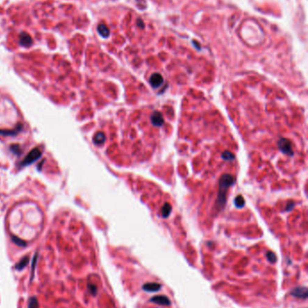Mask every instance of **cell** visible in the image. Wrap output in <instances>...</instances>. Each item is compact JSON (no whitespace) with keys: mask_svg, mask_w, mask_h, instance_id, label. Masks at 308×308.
I'll use <instances>...</instances> for the list:
<instances>
[{"mask_svg":"<svg viewBox=\"0 0 308 308\" xmlns=\"http://www.w3.org/2000/svg\"><path fill=\"white\" fill-rule=\"evenodd\" d=\"M41 157V151L38 148H35L34 150H32L29 153L27 154L24 161H23V166H26L29 164H32L33 162H34L36 159H38Z\"/></svg>","mask_w":308,"mask_h":308,"instance_id":"obj_1","label":"cell"},{"mask_svg":"<svg viewBox=\"0 0 308 308\" xmlns=\"http://www.w3.org/2000/svg\"><path fill=\"white\" fill-rule=\"evenodd\" d=\"M293 296H297V297H302V298H306V295H307V290L305 287H297L296 288L293 292H292Z\"/></svg>","mask_w":308,"mask_h":308,"instance_id":"obj_2","label":"cell"},{"mask_svg":"<svg viewBox=\"0 0 308 308\" xmlns=\"http://www.w3.org/2000/svg\"><path fill=\"white\" fill-rule=\"evenodd\" d=\"M153 302L154 303H157V304H160V305H165V306H168L170 303H169V299L165 296H154L151 299Z\"/></svg>","mask_w":308,"mask_h":308,"instance_id":"obj_3","label":"cell"},{"mask_svg":"<svg viewBox=\"0 0 308 308\" xmlns=\"http://www.w3.org/2000/svg\"><path fill=\"white\" fill-rule=\"evenodd\" d=\"M160 286H161L157 283H147V284L144 285L143 288L146 291H148V292H155V291L160 289Z\"/></svg>","mask_w":308,"mask_h":308,"instance_id":"obj_4","label":"cell"},{"mask_svg":"<svg viewBox=\"0 0 308 308\" xmlns=\"http://www.w3.org/2000/svg\"><path fill=\"white\" fill-rule=\"evenodd\" d=\"M28 261H29L28 257H26V258H22V259L16 265V269L17 270H22V269L26 267V265L28 264Z\"/></svg>","mask_w":308,"mask_h":308,"instance_id":"obj_5","label":"cell"},{"mask_svg":"<svg viewBox=\"0 0 308 308\" xmlns=\"http://www.w3.org/2000/svg\"><path fill=\"white\" fill-rule=\"evenodd\" d=\"M28 308H39V304L36 299V297L32 296L29 298V303H28Z\"/></svg>","mask_w":308,"mask_h":308,"instance_id":"obj_6","label":"cell"},{"mask_svg":"<svg viewBox=\"0 0 308 308\" xmlns=\"http://www.w3.org/2000/svg\"><path fill=\"white\" fill-rule=\"evenodd\" d=\"M104 134L103 133H101V132H98L96 135H95V137H94V142L95 143H97V144H101V143H102L103 142H104Z\"/></svg>","mask_w":308,"mask_h":308,"instance_id":"obj_7","label":"cell"},{"mask_svg":"<svg viewBox=\"0 0 308 308\" xmlns=\"http://www.w3.org/2000/svg\"><path fill=\"white\" fill-rule=\"evenodd\" d=\"M99 32L104 37H107L108 35V33H109L108 29L107 28V26H104V25H101V26H99Z\"/></svg>","mask_w":308,"mask_h":308,"instance_id":"obj_8","label":"cell"},{"mask_svg":"<svg viewBox=\"0 0 308 308\" xmlns=\"http://www.w3.org/2000/svg\"><path fill=\"white\" fill-rule=\"evenodd\" d=\"M12 239H13V241H14L16 244H17L18 246H26V242H25L24 241L20 240L19 238H17V237H13Z\"/></svg>","mask_w":308,"mask_h":308,"instance_id":"obj_9","label":"cell"},{"mask_svg":"<svg viewBox=\"0 0 308 308\" xmlns=\"http://www.w3.org/2000/svg\"><path fill=\"white\" fill-rule=\"evenodd\" d=\"M89 289L90 290V292H91V294H93V295H95L96 294V291H97V288H96V286H94V285H91V284H89Z\"/></svg>","mask_w":308,"mask_h":308,"instance_id":"obj_10","label":"cell"},{"mask_svg":"<svg viewBox=\"0 0 308 308\" xmlns=\"http://www.w3.org/2000/svg\"><path fill=\"white\" fill-rule=\"evenodd\" d=\"M138 21H139V22H138V24H139L140 27H144V23H143V22H141V20H140V19H139Z\"/></svg>","mask_w":308,"mask_h":308,"instance_id":"obj_11","label":"cell"}]
</instances>
